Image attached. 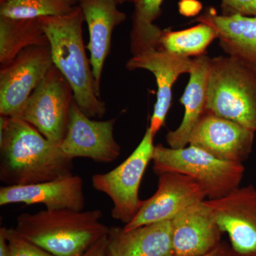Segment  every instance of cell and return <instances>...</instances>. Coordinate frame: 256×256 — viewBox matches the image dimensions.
<instances>
[{
  "instance_id": "6da1fadb",
  "label": "cell",
  "mask_w": 256,
  "mask_h": 256,
  "mask_svg": "<svg viewBox=\"0 0 256 256\" xmlns=\"http://www.w3.org/2000/svg\"><path fill=\"white\" fill-rule=\"evenodd\" d=\"M74 159L22 118H0V180L6 186L45 182L73 174Z\"/></svg>"
},
{
  "instance_id": "7a4b0ae2",
  "label": "cell",
  "mask_w": 256,
  "mask_h": 256,
  "mask_svg": "<svg viewBox=\"0 0 256 256\" xmlns=\"http://www.w3.org/2000/svg\"><path fill=\"white\" fill-rule=\"evenodd\" d=\"M38 20L50 42L54 65L72 86L79 108L92 118L104 117L107 108L96 90L90 60L86 53L82 36L85 18L80 6L70 14Z\"/></svg>"
},
{
  "instance_id": "3957f363",
  "label": "cell",
  "mask_w": 256,
  "mask_h": 256,
  "mask_svg": "<svg viewBox=\"0 0 256 256\" xmlns=\"http://www.w3.org/2000/svg\"><path fill=\"white\" fill-rule=\"evenodd\" d=\"M102 218L100 210H45L18 215L14 228L55 256H80L108 234Z\"/></svg>"
},
{
  "instance_id": "277c9868",
  "label": "cell",
  "mask_w": 256,
  "mask_h": 256,
  "mask_svg": "<svg viewBox=\"0 0 256 256\" xmlns=\"http://www.w3.org/2000/svg\"><path fill=\"white\" fill-rule=\"evenodd\" d=\"M206 111L256 131V68L235 58H210Z\"/></svg>"
},
{
  "instance_id": "5b68a950",
  "label": "cell",
  "mask_w": 256,
  "mask_h": 256,
  "mask_svg": "<svg viewBox=\"0 0 256 256\" xmlns=\"http://www.w3.org/2000/svg\"><path fill=\"white\" fill-rule=\"evenodd\" d=\"M153 170L156 174L176 172L194 178L203 186L208 200H216L240 186L245 168L242 163L218 159L191 144L182 148L154 146Z\"/></svg>"
},
{
  "instance_id": "8992f818",
  "label": "cell",
  "mask_w": 256,
  "mask_h": 256,
  "mask_svg": "<svg viewBox=\"0 0 256 256\" xmlns=\"http://www.w3.org/2000/svg\"><path fill=\"white\" fill-rule=\"evenodd\" d=\"M153 140L146 128L142 140L124 162L110 172L92 176V188L107 195L114 204L112 218L124 225L133 220L144 202L139 197L140 186L150 162L152 161Z\"/></svg>"
},
{
  "instance_id": "52a82bcc",
  "label": "cell",
  "mask_w": 256,
  "mask_h": 256,
  "mask_svg": "<svg viewBox=\"0 0 256 256\" xmlns=\"http://www.w3.org/2000/svg\"><path fill=\"white\" fill-rule=\"evenodd\" d=\"M73 88L54 65L28 98L22 118L50 142L60 146L68 130Z\"/></svg>"
},
{
  "instance_id": "ba28073f",
  "label": "cell",
  "mask_w": 256,
  "mask_h": 256,
  "mask_svg": "<svg viewBox=\"0 0 256 256\" xmlns=\"http://www.w3.org/2000/svg\"><path fill=\"white\" fill-rule=\"evenodd\" d=\"M54 66L50 45L33 46L0 69V114L21 118L25 104Z\"/></svg>"
},
{
  "instance_id": "9c48e42d",
  "label": "cell",
  "mask_w": 256,
  "mask_h": 256,
  "mask_svg": "<svg viewBox=\"0 0 256 256\" xmlns=\"http://www.w3.org/2000/svg\"><path fill=\"white\" fill-rule=\"evenodd\" d=\"M223 233L228 234L234 256H256V188H235L222 198L204 201Z\"/></svg>"
},
{
  "instance_id": "30bf717a",
  "label": "cell",
  "mask_w": 256,
  "mask_h": 256,
  "mask_svg": "<svg viewBox=\"0 0 256 256\" xmlns=\"http://www.w3.org/2000/svg\"><path fill=\"white\" fill-rule=\"evenodd\" d=\"M158 175L156 193L144 200L136 216L122 227L124 230L173 220L180 212L207 198L204 188L191 176L176 172Z\"/></svg>"
},
{
  "instance_id": "8fae6325",
  "label": "cell",
  "mask_w": 256,
  "mask_h": 256,
  "mask_svg": "<svg viewBox=\"0 0 256 256\" xmlns=\"http://www.w3.org/2000/svg\"><path fill=\"white\" fill-rule=\"evenodd\" d=\"M116 119L96 120L79 108L74 99L68 130L60 144L69 158H88L101 163H110L120 156L121 148L114 137Z\"/></svg>"
},
{
  "instance_id": "7c38bea8",
  "label": "cell",
  "mask_w": 256,
  "mask_h": 256,
  "mask_svg": "<svg viewBox=\"0 0 256 256\" xmlns=\"http://www.w3.org/2000/svg\"><path fill=\"white\" fill-rule=\"evenodd\" d=\"M255 132L206 111L190 136L188 144L218 159L242 163L252 152Z\"/></svg>"
},
{
  "instance_id": "4fadbf2b",
  "label": "cell",
  "mask_w": 256,
  "mask_h": 256,
  "mask_svg": "<svg viewBox=\"0 0 256 256\" xmlns=\"http://www.w3.org/2000/svg\"><path fill=\"white\" fill-rule=\"evenodd\" d=\"M192 66L190 58L178 56L160 48H152L132 56L126 64L130 70L146 69L154 76L158 86L156 100L149 129L153 137L164 126L172 98V87L178 77L190 74Z\"/></svg>"
},
{
  "instance_id": "5bb4252c",
  "label": "cell",
  "mask_w": 256,
  "mask_h": 256,
  "mask_svg": "<svg viewBox=\"0 0 256 256\" xmlns=\"http://www.w3.org/2000/svg\"><path fill=\"white\" fill-rule=\"evenodd\" d=\"M18 203L43 204L48 210H82L86 205L84 180L72 174L45 182L2 186L0 206Z\"/></svg>"
},
{
  "instance_id": "9a60e30c",
  "label": "cell",
  "mask_w": 256,
  "mask_h": 256,
  "mask_svg": "<svg viewBox=\"0 0 256 256\" xmlns=\"http://www.w3.org/2000/svg\"><path fill=\"white\" fill-rule=\"evenodd\" d=\"M171 223L174 256L204 255L222 242L223 232L204 201L180 212Z\"/></svg>"
},
{
  "instance_id": "2e32d148",
  "label": "cell",
  "mask_w": 256,
  "mask_h": 256,
  "mask_svg": "<svg viewBox=\"0 0 256 256\" xmlns=\"http://www.w3.org/2000/svg\"><path fill=\"white\" fill-rule=\"evenodd\" d=\"M116 0H80L79 6L89 30L86 48L96 90L100 97V82L106 60L110 54L114 28L124 22L126 14L118 8Z\"/></svg>"
},
{
  "instance_id": "e0dca14e",
  "label": "cell",
  "mask_w": 256,
  "mask_h": 256,
  "mask_svg": "<svg viewBox=\"0 0 256 256\" xmlns=\"http://www.w3.org/2000/svg\"><path fill=\"white\" fill-rule=\"evenodd\" d=\"M108 256H174L171 220L131 230L112 226L108 234Z\"/></svg>"
},
{
  "instance_id": "ac0fdd59",
  "label": "cell",
  "mask_w": 256,
  "mask_h": 256,
  "mask_svg": "<svg viewBox=\"0 0 256 256\" xmlns=\"http://www.w3.org/2000/svg\"><path fill=\"white\" fill-rule=\"evenodd\" d=\"M210 25L216 32L220 46L226 54L256 68V18L218 15L207 10L194 20Z\"/></svg>"
},
{
  "instance_id": "d6986e66",
  "label": "cell",
  "mask_w": 256,
  "mask_h": 256,
  "mask_svg": "<svg viewBox=\"0 0 256 256\" xmlns=\"http://www.w3.org/2000/svg\"><path fill=\"white\" fill-rule=\"evenodd\" d=\"M210 60V57L205 54L192 60L190 80L180 99L184 107L182 121L175 130L169 131L166 134L170 148L178 149L188 146L192 131L206 112Z\"/></svg>"
},
{
  "instance_id": "ffe728a7",
  "label": "cell",
  "mask_w": 256,
  "mask_h": 256,
  "mask_svg": "<svg viewBox=\"0 0 256 256\" xmlns=\"http://www.w3.org/2000/svg\"><path fill=\"white\" fill-rule=\"evenodd\" d=\"M50 44L38 18H12L0 16V64L11 63L20 52L33 46Z\"/></svg>"
},
{
  "instance_id": "44dd1931",
  "label": "cell",
  "mask_w": 256,
  "mask_h": 256,
  "mask_svg": "<svg viewBox=\"0 0 256 256\" xmlns=\"http://www.w3.org/2000/svg\"><path fill=\"white\" fill-rule=\"evenodd\" d=\"M164 0H132V30L130 34V48L132 56L158 48L162 30L154 22L161 14Z\"/></svg>"
},
{
  "instance_id": "7402d4cb",
  "label": "cell",
  "mask_w": 256,
  "mask_h": 256,
  "mask_svg": "<svg viewBox=\"0 0 256 256\" xmlns=\"http://www.w3.org/2000/svg\"><path fill=\"white\" fill-rule=\"evenodd\" d=\"M218 36L212 26L200 23L181 31L163 30L158 48L184 58L197 57L204 54L207 47Z\"/></svg>"
},
{
  "instance_id": "603a6c76",
  "label": "cell",
  "mask_w": 256,
  "mask_h": 256,
  "mask_svg": "<svg viewBox=\"0 0 256 256\" xmlns=\"http://www.w3.org/2000/svg\"><path fill=\"white\" fill-rule=\"evenodd\" d=\"M80 0H3L0 16L12 18H38L70 14Z\"/></svg>"
},
{
  "instance_id": "cb8c5ba5",
  "label": "cell",
  "mask_w": 256,
  "mask_h": 256,
  "mask_svg": "<svg viewBox=\"0 0 256 256\" xmlns=\"http://www.w3.org/2000/svg\"><path fill=\"white\" fill-rule=\"evenodd\" d=\"M8 239L10 256H55L45 249L24 238L14 228L2 227Z\"/></svg>"
},
{
  "instance_id": "d4e9b609",
  "label": "cell",
  "mask_w": 256,
  "mask_h": 256,
  "mask_svg": "<svg viewBox=\"0 0 256 256\" xmlns=\"http://www.w3.org/2000/svg\"><path fill=\"white\" fill-rule=\"evenodd\" d=\"M222 14L256 16V0H222Z\"/></svg>"
},
{
  "instance_id": "484cf974",
  "label": "cell",
  "mask_w": 256,
  "mask_h": 256,
  "mask_svg": "<svg viewBox=\"0 0 256 256\" xmlns=\"http://www.w3.org/2000/svg\"><path fill=\"white\" fill-rule=\"evenodd\" d=\"M107 248L108 235L94 244L80 256H108Z\"/></svg>"
},
{
  "instance_id": "4316f807",
  "label": "cell",
  "mask_w": 256,
  "mask_h": 256,
  "mask_svg": "<svg viewBox=\"0 0 256 256\" xmlns=\"http://www.w3.org/2000/svg\"><path fill=\"white\" fill-rule=\"evenodd\" d=\"M202 4L196 0H182L180 2V11L185 16H194L202 10Z\"/></svg>"
},
{
  "instance_id": "83f0119b",
  "label": "cell",
  "mask_w": 256,
  "mask_h": 256,
  "mask_svg": "<svg viewBox=\"0 0 256 256\" xmlns=\"http://www.w3.org/2000/svg\"><path fill=\"white\" fill-rule=\"evenodd\" d=\"M200 256H234L230 244L222 240L216 248L210 252Z\"/></svg>"
},
{
  "instance_id": "f1b7e54d",
  "label": "cell",
  "mask_w": 256,
  "mask_h": 256,
  "mask_svg": "<svg viewBox=\"0 0 256 256\" xmlns=\"http://www.w3.org/2000/svg\"><path fill=\"white\" fill-rule=\"evenodd\" d=\"M0 256H10V247L4 232L0 228Z\"/></svg>"
},
{
  "instance_id": "f546056e",
  "label": "cell",
  "mask_w": 256,
  "mask_h": 256,
  "mask_svg": "<svg viewBox=\"0 0 256 256\" xmlns=\"http://www.w3.org/2000/svg\"><path fill=\"white\" fill-rule=\"evenodd\" d=\"M118 4H122V3L127 2H132V0H116Z\"/></svg>"
},
{
  "instance_id": "4dcf8cb0",
  "label": "cell",
  "mask_w": 256,
  "mask_h": 256,
  "mask_svg": "<svg viewBox=\"0 0 256 256\" xmlns=\"http://www.w3.org/2000/svg\"><path fill=\"white\" fill-rule=\"evenodd\" d=\"M3 0H0V2H2Z\"/></svg>"
}]
</instances>
